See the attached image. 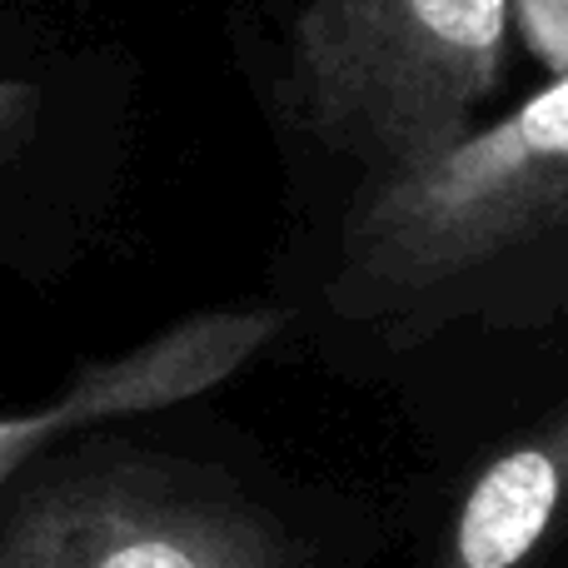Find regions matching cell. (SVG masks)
I'll return each mask as SVG.
<instances>
[{"instance_id": "obj_1", "label": "cell", "mask_w": 568, "mask_h": 568, "mask_svg": "<svg viewBox=\"0 0 568 568\" xmlns=\"http://www.w3.org/2000/svg\"><path fill=\"white\" fill-rule=\"evenodd\" d=\"M554 220H568V75L429 165L374 180L344 230L334 304L349 320L419 329L494 255Z\"/></svg>"}, {"instance_id": "obj_2", "label": "cell", "mask_w": 568, "mask_h": 568, "mask_svg": "<svg viewBox=\"0 0 568 568\" xmlns=\"http://www.w3.org/2000/svg\"><path fill=\"white\" fill-rule=\"evenodd\" d=\"M514 0H304L284 45V105L374 180L474 135Z\"/></svg>"}, {"instance_id": "obj_3", "label": "cell", "mask_w": 568, "mask_h": 568, "mask_svg": "<svg viewBox=\"0 0 568 568\" xmlns=\"http://www.w3.org/2000/svg\"><path fill=\"white\" fill-rule=\"evenodd\" d=\"M0 568H314L220 469L80 439L0 494Z\"/></svg>"}, {"instance_id": "obj_4", "label": "cell", "mask_w": 568, "mask_h": 568, "mask_svg": "<svg viewBox=\"0 0 568 568\" xmlns=\"http://www.w3.org/2000/svg\"><path fill=\"white\" fill-rule=\"evenodd\" d=\"M284 329L280 310H210L160 329L155 339L85 364L55 399L20 414H0V494L36 469L60 444L115 419L170 409L180 399L215 389L235 369H245L260 349Z\"/></svg>"}, {"instance_id": "obj_5", "label": "cell", "mask_w": 568, "mask_h": 568, "mask_svg": "<svg viewBox=\"0 0 568 568\" xmlns=\"http://www.w3.org/2000/svg\"><path fill=\"white\" fill-rule=\"evenodd\" d=\"M568 524V399L469 479L429 568H534Z\"/></svg>"}, {"instance_id": "obj_6", "label": "cell", "mask_w": 568, "mask_h": 568, "mask_svg": "<svg viewBox=\"0 0 568 568\" xmlns=\"http://www.w3.org/2000/svg\"><path fill=\"white\" fill-rule=\"evenodd\" d=\"M529 40L544 50L549 65L568 70V0H514Z\"/></svg>"}, {"instance_id": "obj_7", "label": "cell", "mask_w": 568, "mask_h": 568, "mask_svg": "<svg viewBox=\"0 0 568 568\" xmlns=\"http://www.w3.org/2000/svg\"><path fill=\"white\" fill-rule=\"evenodd\" d=\"M36 110H40V90L30 80H0V150L30 125Z\"/></svg>"}]
</instances>
